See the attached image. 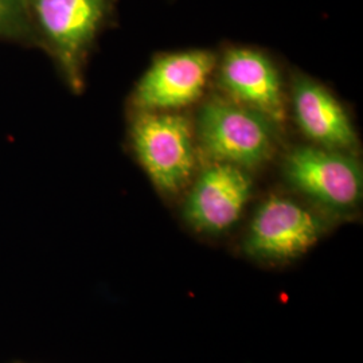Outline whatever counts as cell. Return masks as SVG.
Masks as SVG:
<instances>
[{"instance_id":"cell-1","label":"cell","mask_w":363,"mask_h":363,"mask_svg":"<svg viewBox=\"0 0 363 363\" xmlns=\"http://www.w3.org/2000/svg\"><path fill=\"white\" fill-rule=\"evenodd\" d=\"M37 48L46 52L66 86L81 93L96 42L115 15L116 0H27Z\"/></svg>"},{"instance_id":"cell-2","label":"cell","mask_w":363,"mask_h":363,"mask_svg":"<svg viewBox=\"0 0 363 363\" xmlns=\"http://www.w3.org/2000/svg\"><path fill=\"white\" fill-rule=\"evenodd\" d=\"M274 124L256 109L213 99L199 111L196 132L213 162L250 169L271 159L276 145Z\"/></svg>"},{"instance_id":"cell-3","label":"cell","mask_w":363,"mask_h":363,"mask_svg":"<svg viewBox=\"0 0 363 363\" xmlns=\"http://www.w3.org/2000/svg\"><path fill=\"white\" fill-rule=\"evenodd\" d=\"M130 144L145 172L164 194L181 191L194 171L193 133L186 117L163 111H138Z\"/></svg>"},{"instance_id":"cell-4","label":"cell","mask_w":363,"mask_h":363,"mask_svg":"<svg viewBox=\"0 0 363 363\" xmlns=\"http://www.w3.org/2000/svg\"><path fill=\"white\" fill-rule=\"evenodd\" d=\"M327 232V220L298 201L272 195L256 210L244 249L268 262L292 261L310 250Z\"/></svg>"},{"instance_id":"cell-5","label":"cell","mask_w":363,"mask_h":363,"mask_svg":"<svg viewBox=\"0 0 363 363\" xmlns=\"http://www.w3.org/2000/svg\"><path fill=\"white\" fill-rule=\"evenodd\" d=\"M283 167L296 190L333 213H349L362 199V169L349 152L320 145L296 147Z\"/></svg>"},{"instance_id":"cell-6","label":"cell","mask_w":363,"mask_h":363,"mask_svg":"<svg viewBox=\"0 0 363 363\" xmlns=\"http://www.w3.org/2000/svg\"><path fill=\"white\" fill-rule=\"evenodd\" d=\"M216 62L217 57L205 50L162 55L138 82L132 105L138 111H171L193 104L202 96Z\"/></svg>"},{"instance_id":"cell-7","label":"cell","mask_w":363,"mask_h":363,"mask_svg":"<svg viewBox=\"0 0 363 363\" xmlns=\"http://www.w3.org/2000/svg\"><path fill=\"white\" fill-rule=\"evenodd\" d=\"M247 171L229 163L213 162L203 169L186 198L183 213L194 229L220 234L240 220L252 194Z\"/></svg>"},{"instance_id":"cell-8","label":"cell","mask_w":363,"mask_h":363,"mask_svg":"<svg viewBox=\"0 0 363 363\" xmlns=\"http://www.w3.org/2000/svg\"><path fill=\"white\" fill-rule=\"evenodd\" d=\"M218 81L234 103L259 111L276 124L284 120L280 77L262 52L240 48L228 50L220 62Z\"/></svg>"},{"instance_id":"cell-9","label":"cell","mask_w":363,"mask_h":363,"mask_svg":"<svg viewBox=\"0 0 363 363\" xmlns=\"http://www.w3.org/2000/svg\"><path fill=\"white\" fill-rule=\"evenodd\" d=\"M292 103L300 130L313 143L343 152L357 148V133L350 118L325 86L298 76L292 85Z\"/></svg>"},{"instance_id":"cell-10","label":"cell","mask_w":363,"mask_h":363,"mask_svg":"<svg viewBox=\"0 0 363 363\" xmlns=\"http://www.w3.org/2000/svg\"><path fill=\"white\" fill-rule=\"evenodd\" d=\"M0 40L37 48L27 0H0Z\"/></svg>"},{"instance_id":"cell-11","label":"cell","mask_w":363,"mask_h":363,"mask_svg":"<svg viewBox=\"0 0 363 363\" xmlns=\"http://www.w3.org/2000/svg\"><path fill=\"white\" fill-rule=\"evenodd\" d=\"M15 363H26V362H15Z\"/></svg>"}]
</instances>
